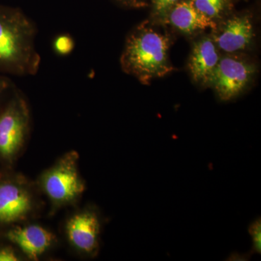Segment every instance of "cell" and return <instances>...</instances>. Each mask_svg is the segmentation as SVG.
<instances>
[{"label": "cell", "mask_w": 261, "mask_h": 261, "mask_svg": "<svg viewBox=\"0 0 261 261\" xmlns=\"http://www.w3.org/2000/svg\"><path fill=\"white\" fill-rule=\"evenodd\" d=\"M35 24L18 10L0 6V73L37 74L41 58Z\"/></svg>", "instance_id": "6da1fadb"}, {"label": "cell", "mask_w": 261, "mask_h": 261, "mask_svg": "<svg viewBox=\"0 0 261 261\" xmlns=\"http://www.w3.org/2000/svg\"><path fill=\"white\" fill-rule=\"evenodd\" d=\"M169 46L167 36L142 24L127 38L121 58L122 69L142 84L165 76L173 71Z\"/></svg>", "instance_id": "7a4b0ae2"}, {"label": "cell", "mask_w": 261, "mask_h": 261, "mask_svg": "<svg viewBox=\"0 0 261 261\" xmlns=\"http://www.w3.org/2000/svg\"><path fill=\"white\" fill-rule=\"evenodd\" d=\"M255 73V65L243 58L232 55L221 57L207 84L221 100L229 101L243 93Z\"/></svg>", "instance_id": "3957f363"}, {"label": "cell", "mask_w": 261, "mask_h": 261, "mask_svg": "<svg viewBox=\"0 0 261 261\" xmlns=\"http://www.w3.org/2000/svg\"><path fill=\"white\" fill-rule=\"evenodd\" d=\"M27 123L25 102L15 94L0 111V153L10 157L18 150L23 143Z\"/></svg>", "instance_id": "277c9868"}, {"label": "cell", "mask_w": 261, "mask_h": 261, "mask_svg": "<svg viewBox=\"0 0 261 261\" xmlns=\"http://www.w3.org/2000/svg\"><path fill=\"white\" fill-rule=\"evenodd\" d=\"M212 36L218 49L228 54L246 49L255 37L253 23L248 15H239L216 27Z\"/></svg>", "instance_id": "5b68a950"}, {"label": "cell", "mask_w": 261, "mask_h": 261, "mask_svg": "<svg viewBox=\"0 0 261 261\" xmlns=\"http://www.w3.org/2000/svg\"><path fill=\"white\" fill-rule=\"evenodd\" d=\"M221 57L211 37H203L194 44L188 67L192 80L197 83H207Z\"/></svg>", "instance_id": "8992f818"}, {"label": "cell", "mask_w": 261, "mask_h": 261, "mask_svg": "<svg viewBox=\"0 0 261 261\" xmlns=\"http://www.w3.org/2000/svg\"><path fill=\"white\" fill-rule=\"evenodd\" d=\"M44 187L49 197L57 201L71 200L84 190L74 168L66 164L58 166L47 173Z\"/></svg>", "instance_id": "52a82bcc"}, {"label": "cell", "mask_w": 261, "mask_h": 261, "mask_svg": "<svg viewBox=\"0 0 261 261\" xmlns=\"http://www.w3.org/2000/svg\"><path fill=\"white\" fill-rule=\"evenodd\" d=\"M166 20L173 28L186 34L207 29L215 30L218 25L215 20L197 10L190 0L178 1L170 10Z\"/></svg>", "instance_id": "ba28073f"}, {"label": "cell", "mask_w": 261, "mask_h": 261, "mask_svg": "<svg viewBox=\"0 0 261 261\" xmlns=\"http://www.w3.org/2000/svg\"><path fill=\"white\" fill-rule=\"evenodd\" d=\"M100 223L92 213L79 214L70 220L68 233L70 241L81 250L91 252L97 247Z\"/></svg>", "instance_id": "9c48e42d"}, {"label": "cell", "mask_w": 261, "mask_h": 261, "mask_svg": "<svg viewBox=\"0 0 261 261\" xmlns=\"http://www.w3.org/2000/svg\"><path fill=\"white\" fill-rule=\"evenodd\" d=\"M8 237L29 257L37 259L51 245V233L38 226L18 228L10 231Z\"/></svg>", "instance_id": "30bf717a"}, {"label": "cell", "mask_w": 261, "mask_h": 261, "mask_svg": "<svg viewBox=\"0 0 261 261\" xmlns=\"http://www.w3.org/2000/svg\"><path fill=\"white\" fill-rule=\"evenodd\" d=\"M29 208L30 200L21 189L10 184L0 185V221H15Z\"/></svg>", "instance_id": "8fae6325"}, {"label": "cell", "mask_w": 261, "mask_h": 261, "mask_svg": "<svg viewBox=\"0 0 261 261\" xmlns=\"http://www.w3.org/2000/svg\"><path fill=\"white\" fill-rule=\"evenodd\" d=\"M194 6L207 18H219L226 8V0H190Z\"/></svg>", "instance_id": "7c38bea8"}, {"label": "cell", "mask_w": 261, "mask_h": 261, "mask_svg": "<svg viewBox=\"0 0 261 261\" xmlns=\"http://www.w3.org/2000/svg\"><path fill=\"white\" fill-rule=\"evenodd\" d=\"M53 47L58 54L61 56H67L73 51L74 48V42L70 36L63 34L55 39Z\"/></svg>", "instance_id": "4fadbf2b"}, {"label": "cell", "mask_w": 261, "mask_h": 261, "mask_svg": "<svg viewBox=\"0 0 261 261\" xmlns=\"http://www.w3.org/2000/svg\"><path fill=\"white\" fill-rule=\"evenodd\" d=\"M249 233L252 239V253L260 254L261 252V221L260 219H257L250 224L248 228Z\"/></svg>", "instance_id": "5bb4252c"}, {"label": "cell", "mask_w": 261, "mask_h": 261, "mask_svg": "<svg viewBox=\"0 0 261 261\" xmlns=\"http://www.w3.org/2000/svg\"><path fill=\"white\" fill-rule=\"evenodd\" d=\"M179 0H152L154 10L160 20H166L170 10Z\"/></svg>", "instance_id": "9a60e30c"}, {"label": "cell", "mask_w": 261, "mask_h": 261, "mask_svg": "<svg viewBox=\"0 0 261 261\" xmlns=\"http://www.w3.org/2000/svg\"><path fill=\"white\" fill-rule=\"evenodd\" d=\"M12 91H13V82L6 75L0 73V101Z\"/></svg>", "instance_id": "2e32d148"}, {"label": "cell", "mask_w": 261, "mask_h": 261, "mask_svg": "<svg viewBox=\"0 0 261 261\" xmlns=\"http://www.w3.org/2000/svg\"><path fill=\"white\" fill-rule=\"evenodd\" d=\"M18 257L14 252L8 250H0V261H16Z\"/></svg>", "instance_id": "e0dca14e"}, {"label": "cell", "mask_w": 261, "mask_h": 261, "mask_svg": "<svg viewBox=\"0 0 261 261\" xmlns=\"http://www.w3.org/2000/svg\"><path fill=\"white\" fill-rule=\"evenodd\" d=\"M125 2H128V3H134V2L137 1V0H123Z\"/></svg>", "instance_id": "ac0fdd59"}]
</instances>
